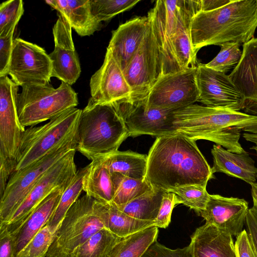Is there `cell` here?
<instances>
[{
  "instance_id": "cell-43",
  "label": "cell",
  "mask_w": 257,
  "mask_h": 257,
  "mask_svg": "<svg viewBox=\"0 0 257 257\" xmlns=\"http://www.w3.org/2000/svg\"><path fill=\"white\" fill-rule=\"evenodd\" d=\"M15 238L3 226H0V257H15Z\"/></svg>"
},
{
  "instance_id": "cell-1",
  "label": "cell",
  "mask_w": 257,
  "mask_h": 257,
  "mask_svg": "<svg viewBox=\"0 0 257 257\" xmlns=\"http://www.w3.org/2000/svg\"><path fill=\"white\" fill-rule=\"evenodd\" d=\"M146 180L155 188L206 186L214 178L196 141L179 133L156 138L147 156Z\"/></svg>"
},
{
  "instance_id": "cell-23",
  "label": "cell",
  "mask_w": 257,
  "mask_h": 257,
  "mask_svg": "<svg viewBox=\"0 0 257 257\" xmlns=\"http://www.w3.org/2000/svg\"><path fill=\"white\" fill-rule=\"evenodd\" d=\"M67 186L56 188L44 198L36 206L14 235L15 257H18L33 237L47 224L54 212L63 192Z\"/></svg>"
},
{
  "instance_id": "cell-46",
  "label": "cell",
  "mask_w": 257,
  "mask_h": 257,
  "mask_svg": "<svg viewBox=\"0 0 257 257\" xmlns=\"http://www.w3.org/2000/svg\"><path fill=\"white\" fill-rule=\"evenodd\" d=\"M242 136L246 141L254 144V145L251 147L250 149L254 150L257 156V134L244 133Z\"/></svg>"
},
{
  "instance_id": "cell-27",
  "label": "cell",
  "mask_w": 257,
  "mask_h": 257,
  "mask_svg": "<svg viewBox=\"0 0 257 257\" xmlns=\"http://www.w3.org/2000/svg\"><path fill=\"white\" fill-rule=\"evenodd\" d=\"M110 173H120L135 179L145 178L147 170V156L136 152L117 151L102 157Z\"/></svg>"
},
{
  "instance_id": "cell-28",
  "label": "cell",
  "mask_w": 257,
  "mask_h": 257,
  "mask_svg": "<svg viewBox=\"0 0 257 257\" xmlns=\"http://www.w3.org/2000/svg\"><path fill=\"white\" fill-rule=\"evenodd\" d=\"M159 229L153 226L122 238L106 257H141L156 240Z\"/></svg>"
},
{
  "instance_id": "cell-10",
  "label": "cell",
  "mask_w": 257,
  "mask_h": 257,
  "mask_svg": "<svg viewBox=\"0 0 257 257\" xmlns=\"http://www.w3.org/2000/svg\"><path fill=\"white\" fill-rule=\"evenodd\" d=\"M76 151L70 150L52 166L29 191L10 219L0 226L14 235L44 198L56 188L67 186L77 172L74 161Z\"/></svg>"
},
{
  "instance_id": "cell-25",
  "label": "cell",
  "mask_w": 257,
  "mask_h": 257,
  "mask_svg": "<svg viewBox=\"0 0 257 257\" xmlns=\"http://www.w3.org/2000/svg\"><path fill=\"white\" fill-rule=\"evenodd\" d=\"M80 36H89L100 30L101 23L92 15L90 0H47Z\"/></svg>"
},
{
  "instance_id": "cell-41",
  "label": "cell",
  "mask_w": 257,
  "mask_h": 257,
  "mask_svg": "<svg viewBox=\"0 0 257 257\" xmlns=\"http://www.w3.org/2000/svg\"><path fill=\"white\" fill-rule=\"evenodd\" d=\"M15 30L12 29L6 37H0V77L8 76L13 48Z\"/></svg>"
},
{
  "instance_id": "cell-33",
  "label": "cell",
  "mask_w": 257,
  "mask_h": 257,
  "mask_svg": "<svg viewBox=\"0 0 257 257\" xmlns=\"http://www.w3.org/2000/svg\"><path fill=\"white\" fill-rule=\"evenodd\" d=\"M121 238L103 228L77 247L69 257H106Z\"/></svg>"
},
{
  "instance_id": "cell-5",
  "label": "cell",
  "mask_w": 257,
  "mask_h": 257,
  "mask_svg": "<svg viewBox=\"0 0 257 257\" xmlns=\"http://www.w3.org/2000/svg\"><path fill=\"white\" fill-rule=\"evenodd\" d=\"M109 204L85 195L67 211L54 233L46 257H69L79 246L103 228L108 229Z\"/></svg>"
},
{
  "instance_id": "cell-45",
  "label": "cell",
  "mask_w": 257,
  "mask_h": 257,
  "mask_svg": "<svg viewBox=\"0 0 257 257\" xmlns=\"http://www.w3.org/2000/svg\"><path fill=\"white\" fill-rule=\"evenodd\" d=\"M231 0H201V11L208 12L218 9L230 3Z\"/></svg>"
},
{
  "instance_id": "cell-15",
  "label": "cell",
  "mask_w": 257,
  "mask_h": 257,
  "mask_svg": "<svg viewBox=\"0 0 257 257\" xmlns=\"http://www.w3.org/2000/svg\"><path fill=\"white\" fill-rule=\"evenodd\" d=\"M52 62L45 50L21 38L14 40L8 75L18 86L30 83H49Z\"/></svg>"
},
{
  "instance_id": "cell-37",
  "label": "cell",
  "mask_w": 257,
  "mask_h": 257,
  "mask_svg": "<svg viewBox=\"0 0 257 257\" xmlns=\"http://www.w3.org/2000/svg\"><path fill=\"white\" fill-rule=\"evenodd\" d=\"M24 12L22 0L7 1L0 5V37H6L16 27Z\"/></svg>"
},
{
  "instance_id": "cell-31",
  "label": "cell",
  "mask_w": 257,
  "mask_h": 257,
  "mask_svg": "<svg viewBox=\"0 0 257 257\" xmlns=\"http://www.w3.org/2000/svg\"><path fill=\"white\" fill-rule=\"evenodd\" d=\"M108 229L115 235L123 238L155 225V221L138 219L119 210L116 205L109 204Z\"/></svg>"
},
{
  "instance_id": "cell-24",
  "label": "cell",
  "mask_w": 257,
  "mask_h": 257,
  "mask_svg": "<svg viewBox=\"0 0 257 257\" xmlns=\"http://www.w3.org/2000/svg\"><path fill=\"white\" fill-rule=\"evenodd\" d=\"M213 165L212 173H223L251 184L257 179V168L254 161L246 151L241 154L230 152L218 145H213L211 150Z\"/></svg>"
},
{
  "instance_id": "cell-4",
  "label": "cell",
  "mask_w": 257,
  "mask_h": 257,
  "mask_svg": "<svg viewBox=\"0 0 257 257\" xmlns=\"http://www.w3.org/2000/svg\"><path fill=\"white\" fill-rule=\"evenodd\" d=\"M77 136L76 150L93 161L118 151L128 133L111 103L97 104L90 98L82 110Z\"/></svg>"
},
{
  "instance_id": "cell-3",
  "label": "cell",
  "mask_w": 257,
  "mask_h": 257,
  "mask_svg": "<svg viewBox=\"0 0 257 257\" xmlns=\"http://www.w3.org/2000/svg\"><path fill=\"white\" fill-rule=\"evenodd\" d=\"M257 28V0H231L218 9L200 11L193 18L190 35L197 53L209 45L228 42L244 44L253 38Z\"/></svg>"
},
{
  "instance_id": "cell-35",
  "label": "cell",
  "mask_w": 257,
  "mask_h": 257,
  "mask_svg": "<svg viewBox=\"0 0 257 257\" xmlns=\"http://www.w3.org/2000/svg\"><path fill=\"white\" fill-rule=\"evenodd\" d=\"M242 44L236 42H228L220 45L218 54L209 62L205 64L207 68L226 74L239 62L242 54L239 48Z\"/></svg>"
},
{
  "instance_id": "cell-17",
  "label": "cell",
  "mask_w": 257,
  "mask_h": 257,
  "mask_svg": "<svg viewBox=\"0 0 257 257\" xmlns=\"http://www.w3.org/2000/svg\"><path fill=\"white\" fill-rule=\"evenodd\" d=\"M58 14V19L53 28L54 49L49 54L52 77L71 85L80 76V64L73 41L72 28L62 16Z\"/></svg>"
},
{
  "instance_id": "cell-30",
  "label": "cell",
  "mask_w": 257,
  "mask_h": 257,
  "mask_svg": "<svg viewBox=\"0 0 257 257\" xmlns=\"http://www.w3.org/2000/svg\"><path fill=\"white\" fill-rule=\"evenodd\" d=\"M88 168L89 165L79 169L73 179L63 192L54 212L46 224L53 232H56L67 211L78 199L83 191V178Z\"/></svg>"
},
{
  "instance_id": "cell-47",
  "label": "cell",
  "mask_w": 257,
  "mask_h": 257,
  "mask_svg": "<svg viewBox=\"0 0 257 257\" xmlns=\"http://www.w3.org/2000/svg\"><path fill=\"white\" fill-rule=\"evenodd\" d=\"M251 186V193L254 206L257 209V183L250 184Z\"/></svg>"
},
{
  "instance_id": "cell-16",
  "label": "cell",
  "mask_w": 257,
  "mask_h": 257,
  "mask_svg": "<svg viewBox=\"0 0 257 257\" xmlns=\"http://www.w3.org/2000/svg\"><path fill=\"white\" fill-rule=\"evenodd\" d=\"M198 101L206 106L239 111L244 108V98L229 75L198 63L196 73Z\"/></svg>"
},
{
  "instance_id": "cell-29",
  "label": "cell",
  "mask_w": 257,
  "mask_h": 257,
  "mask_svg": "<svg viewBox=\"0 0 257 257\" xmlns=\"http://www.w3.org/2000/svg\"><path fill=\"white\" fill-rule=\"evenodd\" d=\"M165 191L155 188L128 202L116 205L118 209L134 218L148 221L156 218Z\"/></svg>"
},
{
  "instance_id": "cell-39",
  "label": "cell",
  "mask_w": 257,
  "mask_h": 257,
  "mask_svg": "<svg viewBox=\"0 0 257 257\" xmlns=\"http://www.w3.org/2000/svg\"><path fill=\"white\" fill-rule=\"evenodd\" d=\"M181 204L177 195L171 192H165L163 196L161 206L155 219V226L166 228L171 219L172 210L177 204Z\"/></svg>"
},
{
  "instance_id": "cell-32",
  "label": "cell",
  "mask_w": 257,
  "mask_h": 257,
  "mask_svg": "<svg viewBox=\"0 0 257 257\" xmlns=\"http://www.w3.org/2000/svg\"><path fill=\"white\" fill-rule=\"evenodd\" d=\"M111 175L114 191L112 202L116 205L125 204L153 188L145 178L135 179L118 173Z\"/></svg>"
},
{
  "instance_id": "cell-18",
  "label": "cell",
  "mask_w": 257,
  "mask_h": 257,
  "mask_svg": "<svg viewBox=\"0 0 257 257\" xmlns=\"http://www.w3.org/2000/svg\"><path fill=\"white\" fill-rule=\"evenodd\" d=\"M89 85L90 98L95 103L131 99V90L123 72L107 49L103 64L91 77Z\"/></svg>"
},
{
  "instance_id": "cell-26",
  "label": "cell",
  "mask_w": 257,
  "mask_h": 257,
  "mask_svg": "<svg viewBox=\"0 0 257 257\" xmlns=\"http://www.w3.org/2000/svg\"><path fill=\"white\" fill-rule=\"evenodd\" d=\"M82 187L86 194L93 199L107 204L112 202L114 191L111 175L102 157L91 161L89 164Z\"/></svg>"
},
{
  "instance_id": "cell-6",
  "label": "cell",
  "mask_w": 257,
  "mask_h": 257,
  "mask_svg": "<svg viewBox=\"0 0 257 257\" xmlns=\"http://www.w3.org/2000/svg\"><path fill=\"white\" fill-rule=\"evenodd\" d=\"M201 11V0H158L148 17L161 53L162 76L178 72L174 48L190 32L193 17Z\"/></svg>"
},
{
  "instance_id": "cell-20",
  "label": "cell",
  "mask_w": 257,
  "mask_h": 257,
  "mask_svg": "<svg viewBox=\"0 0 257 257\" xmlns=\"http://www.w3.org/2000/svg\"><path fill=\"white\" fill-rule=\"evenodd\" d=\"M149 27L148 16L137 17L122 24L112 32L107 49L123 72L142 45Z\"/></svg>"
},
{
  "instance_id": "cell-44",
  "label": "cell",
  "mask_w": 257,
  "mask_h": 257,
  "mask_svg": "<svg viewBox=\"0 0 257 257\" xmlns=\"http://www.w3.org/2000/svg\"><path fill=\"white\" fill-rule=\"evenodd\" d=\"M245 223L246 231L257 255V209L254 206L249 208Z\"/></svg>"
},
{
  "instance_id": "cell-22",
  "label": "cell",
  "mask_w": 257,
  "mask_h": 257,
  "mask_svg": "<svg viewBox=\"0 0 257 257\" xmlns=\"http://www.w3.org/2000/svg\"><path fill=\"white\" fill-rule=\"evenodd\" d=\"M232 237L206 222L191 236L189 246L192 257H237Z\"/></svg>"
},
{
  "instance_id": "cell-7",
  "label": "cell",
  "mask_w": 257,
  "mask_h": 257,
  "mask_svg": "<svg viewBox=\"0 0 257 257\" xmlns=\"http://www.w3.org/2000/svg\"><path fill=\"white\" fill-rule=\"evenodd\" d=\"M22 87L17 95V107L20 121L25 127L50 120L78 104L76 92L63 82L57 88L50 83H30Z\"/></svg>"
},
{
  "instance_id": "cell-11",
  "label": "cell",
  "mask_w": 257,
  "mask_h": 257,
  "mask_svg": "<svg viewBox=\"0 0 257 257\" xmlns=\"http://www.w3.org/2000/svg\"><path fill=\"white\" fill-rule=\"evenodd\" d=\"M162 73L161 53L150 22L142 45L123 71L131 90V100L146 99Z\"/></svg>"
},
{
  "instance_id": "cell-38",
  "label": "cell",
  "mask_w": 257,
  "mask_h": 257,
  "mask_svg": "<svg viewBox=\"0 0 257 257\" xmlns=\"http://www.w3.org/2000/svg\"><path fill=\"white\" fill-rule=\"evenodd\" d=\"M54 233L46 225L33 237L18 257H46Z\"/></svg>"
},
{
  "instance_id": "cell-12",
  "label": "cell",
  "mask_w": 257,
  "mask_h": 257,
  "mask_svg": "<svg viewBox=\"0 0 257 257\" xmlns=\"http://www.w3.org/2000/svg\"><path fill=\"white\" fill-rule=\"evenodd\" d=\"M196 70L197 65L162 76L147 98L148 107L174 111L194 104L199 95L196 80Z\"/></svg>"
},
{
  "instance_id": "cell-13",
  "label": "cell",
  "mask_w": 257,
  "mask_h": 257,
  "mask_svg": "<svg viewBox=\"0 0 257 257\" xmlns=\"http://www.w3.org/2000/svg\"><path fill=\"white\" fill-rule=\"evenodd\" d=\"M19 86L7 76L0 77V162L17 165L25 131L17 111Z\"/></svg>"
},
{
  "instance_id": "cell-9",
  "label": "cell",
  "mask_w": 257,
  "mask_h": 257,
  "mask_svg": "<svg viewBox=\"0 0 257 257\" xmlns=\"http://www.w3.org/2000/svg\"><path fill=\"white\" fill-rule=\"evenodd\" d=\"M78 145L77 134L29 166L11 176L0 201V224L7 222L44 174ZM77 151V150H76Z\"/></svg>"
},
{
  "instance_id": "cell-2",
  "label": "cell",
  "mask_w": 257,
  "mask_h": 257,
  "mask_svg": "<svg viewBox=\"0 0 257 257\" xmlns=\"http://www.w3.org/2000/svg\"><path fill=\"white\" fill-rule=\"evenodd\" d=\"M173 116L177 133L212 142L236 154L245 152L239 142L241 131L257 134V116L230 109L193 104L174 111Z\"/></svg>"
},
{
  "instance_id": "cell-36",
  "label": "cell",
  "mask_w": 257,
  "mask_h": 257,
  "mask_svg": "<svg viewBox=\"0 0 257 257\" xmlns=\"http://www.w3.org/2000/svg\"><path fill=\"white\" fill-rule=\"evenodd\" d=\"M169 192L175 193L181 204L194 210L197 213L205 209L210 197L206 186L199 185L182 186Z\"/></svg>"
},
{
  "instance_id": "cell-34",
  "label": "cell",
  "mask_w": 257,
  "mask_h": 257,
  "mask_svg": "<svg viewBox=\"0 0 257 257\" xmlns=\"http://www.w3.org/2000/svg\"><path fill=\"white\" fill-rule=\"evenodd\" d=\"M140 0H90L92 15L101 23L107 21L116 15L127 11Z\"/></svg>"
},
{
  "instance_id": "cell-40",
  "label": "cell",
  "mask_w": 257,
  "mask_h": 257,
  "mask_svg": "<svg viewBox=\"0 0 257 257\" xmlns=\"http://www.w3.org/2000/svg\"><path fill=\"white\" fill-rule=\"evenodd\" d=\"M141 257H192L189 245L182 248L170 249L154 241Z\"/></svg>"
},
{
  "instance_id": "cell-14",
  "label": "cell",
  "mask_w": 257,
  "mask_h": 257,
  "mask_svg": "<svg viewBox=\"0 0 257 257\" xmlns=\"http://www.w3.org/2000/svg\"><path fill=\"white\" fill-rule=\"evenodd\" d=\"M111 104L123 120L128 137L147 135L158 137L177 133L173 125V111L150 108L147 98L124 100Z\"/></svg>"
},
{
  "instance_id": "cell-8",
  "label": "cell",
  "mask_w": 257,
  "mask_h": 257,
  "mask_svg": "<svg viewBox=\"0 0 257 257\" xmlns=\"http://www.w3.org/2000/svg\"><path fill=\"white\" fill-rule=\"evenodd\" d=\"M82 110L69 109L39 126H30L23 135L15 171L38 160L56 146L77 134Z\"/></svg>"
},
{
  "instance_id": "cell-42",
  "label": "cell",
  "mask_w": 257,
  "mask_h": 257,
  "mask_svg": "<svg viewBox=\"0 0 257 257\" xmlns=\"http://www.w3.org/2000/svg\"><path fill=\"white\" fill-rule=\"evenodd\" d=\"M234 244L237 257H257L246 230L236 236Z\"/></svg>"
},
{
  "instance_id": "cell-19",
  "label": "cell",
  "mask_w": 257,
  "mask_h": 257,
  "mask_svg": "<svg viewBox=\"0 0 257 257\" xmlns=\"http://www.w3.org/2000/svg\"><path fill=\"white\" fill-rule=\"evenodd\" d=\"M248 209V203L244 199L210 194L205 209L197 214L206 223L236 237L243 230Z\"/></svg>"
},
{
  "instance_id": "cell-21",
  "label": "cell",
  "mask_w": 257,
  "mask_h": 257,
  "mask_svg": "<svg viewBox=\"0 0 257 257\" xmlns=\"http://www.w3.org/2000/svg\"><path fill=\"white\" fill-rule=\"evenodd\" d=\"M238 64L229 75L244 98V113L257 116V38L243 44Z\"/></svg>"
}]
</instances>
